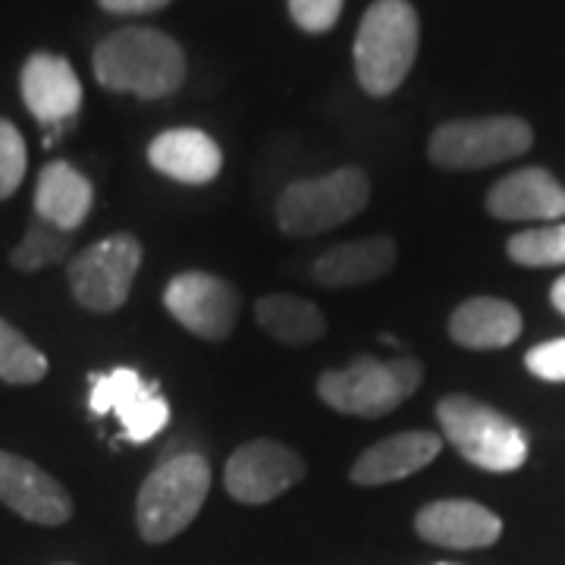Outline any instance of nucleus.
<instances>
[{"label": "nucleus", "instance_id": "nucleus-21", "mask_svg": "<svg viewBox=\"0 0 565 565\" xmlns=\"http://www.w3.org/2000/svg\"><path fill=\"white\" fill-rule=\"evenodd\" d=\"M255 318L267 337L286 345L318 343L327 333V318L321 308L299 296H264L255 305Z\"/></svg>", "mask_w": 565, "mask_h": 565}, {"label": "nucleus", "instance_id": "nucleus-27", "mask_svg": "<svg viewBox=\"0 0 565 565\" xmlns=\"http://www.w3.org/2000/svg\"><path fill=\"white\" fill-rule=\"evenodd\" d=\"M525 367L550 384H565V340L534 345L525 355Z\"/></svg>", "mask_w": 565, "mask_h": 565}, {"label": "nucleus", "instance_id": "nucleus-24", "mask_svg": "<svg viewBox=\"0 0 565 565\" xmlns=\"http://www.w3.org/2000/svg\"><path fill=\"white\" fill-rule=\"evenodd\" d=\"M505 252L515 264H525V267H556L565 264V223H546L537 230H525V233H515Z\"/></svg>", "mask_w": 565, "mask_h": 565}, {"label": "nucleus", "instance_id": "nucleus-9", "mask_svg": "<svg viewBox=\"0 0 565 565\" xmlns=\"http://www.w3.org/2000/svg\"><path fill=\"white\" fill-rule=\"evenodd\" d=\"M163 305L173 321L211 343L226 340L239 318V292L233 289V282L204 270H189L167 282Z\"/></svg>", "mask_w": 565, "mask_h": 565}, {"label": "nucleus", "instance_id": "nucleus-1", "mask_svg": "<svg viewBox=\"0 0 565 565\" xmlns=\"http://www.w3.org/2000/svg\"><path fill=\"white\" fill-rule=\"evenodd\" d=\"M95 79L107 92L158 102L173 95L185 79V54L158 29H120L95 47Z\"/></svg>", "mask_w": 565, "mask_h": 565}, {"label": "nucleus", "instance_id": "nucleus-22", "mask_svg": "<svg viewBox=\"0 0 565 565\" xmlns=\"http://www.w3.org/2000/svg\"><path fill=\"white\" fill-rule=\"evenodd\" d=\"M70 248H73V233H63L54 223L35 217V221L29 223L25 239L13 248L10 264H13L17 270H22V274H35L41 267L66 262Z\"/></svg>", "mask_w": 565, "mask_h": 565}, {"label": "nucleus", "instance_id": "nucleus-16", "mask_svg": "<svg viewBox=\"0 0 565 565\" xmlns=\"http://www.w3.org/2000/svg\"><path fill=\"white\" fill-rule=\"evenodd\" d=\"M444 449V440L430 430H405L396 437H386L377 446L364 449L359 462L352 465V481L359 487H381L403 481L408 475L422 471Z\"/></svg>", "mask_w": 565, "mask_h": 565}, {"label": "nucleus", "instance_id": "nucleus-13", "mask_svg": "<svg viewBox=\"0 0 565 565\" xmlns=\"http://www.w3.org/2000/svg\"><path fill=\"white\" fill-rule=\"evenodd\" d=\"M22 102L29 114L39 122L51 126H66L79 114L82 107V82L70 61L57 54H32L20 76Z\"/></svg>", "mask_w": 565, "mask_h": 565}, {"label": "nucleus", "instance_id": "nucleus-12", "mask_svg": "<svg viewBox=\"0 0 565 565\" xmlns=\"http://www.w3.org/2000/svg\"><path fill=\"white\" fill-rule=\"evenodd\" d=\"M0 503L35 525H63L73 519V497L35 462L0 452Z\"/></svg>", "mask_w": 565, "mask_h": 565}, {"label": "nucleus", "instance_id": "nucleus-18", "mask_svg": "<svg viewBox=\"0 0 565 565\" xmlns=\"http://www.w3.org/2000/svg\"><path fill=\"white\" fill-rule=\"evenodd\" d=\"M396 258H399V252L390 236H367V239L327 248L311 267V277L330 289L362 286V282L386 277L396 267Z\"/></svg>", "mask_w": 565, "mask_h": 565}, {"label": "nucleus", "instance_id": "nucleus-29", "mask_svg": "<svg viewBox=\"0 0 565 565\" xmlns=\"http://www.w3.org/2000/svg\"><path fill=\"white\" fill-rule=\"evenodd\" d=\"M550 299H553V305L559 308L565 315V277H559V280L553 282V289H550Z\"/></svg>", "mask_w": 565, "mask_h": 565}, {"label": "nucleus", "instance_id": "nucleus-4", "mask_svg": "<svg viewBox=\"0 0 565 565\" xmlns=\"http://www.w3.org/2000/svg\"><path fill=\"white\" fill-rule=\"evenodd\" d=\"M424 371L412 355L381 362L364 355L343 371H323L318 377V396L340 415L384 418L422 386Z\"/></svg>", "mask_w": 565, "mask_h": 565}, {"label": "nucleus", "instance_id": "nucleus-19", "mask_svg": "<svg viewBox=\"0 0 565 565\" xmlns=\"http://www.w3.org/2000/svg\"><path fill=\"white\" fill-rule=\"evenodd\" d=\"M95 189L73 163L51 161L35 182V217L54 223L63 233L79 230L92 214Z\"/></svg>", "mask_w": 565, "mask_h": 565}, {"label": "nucleus", "instance_id": "nucleus-6", "mask_svg": "<svg viewBox=\"0 0 565 565\" xmlns=\"http://www.w3.org/2000/svg\"><path fill=\"white\" fill-rule=\"evenodd\" d=\"M371 199V182L362 170L343 167L318 180L286 185L277 202V223L289 236H318L362 214Z\"/></svg>", "mask_w": 565, "mask_h": 565}, {"label": "nucleus", "instance_id": "nucleus-5", "mask_svg": "<svg viewBox=\"0 0 565 565\" xmlns=\"http://www.w3.org/2000/svg\"><path fill=\"white\" fill-rule=\"evenodd\" d=\"M437 418L446 440L462 452V459L484 471H515L527 459L525 430L493 405L471 396H444Z\"/></svg>", "mask_w": 565, "mask_h": 565}, {"label": "nucleus", "instance_id": "nucleus-15", "mask_svg": "<svg viewBox=\"0 0 565 565\" xmlns=\"http://www.w3.org/2000/svg\"><path fill=\"white\" fill-rule=\"evenodd\" d=\"M487 211L500 221H559L565 217V189L544 167H525L490 189Z\"/></svg>", "mask_w": 565, "mask_h": 565}, {"label": "nucleus", "instance_id": "nucleus-30", "mask_svg": "<svg viewBox=\"0 0 565 565\" xmlns=\"http://www.w3.org/2000/svg\"><path fill=\"white\" fill-rule=\"evenodd\" d=\"M437 565H456V563H437Z\"/></svg>", "mask_w": 565, "mask_h": 565}, {"label": "nucleus", "instance_id": "nucleus-28", "mask_svg": "<svg viewBox=\"0 0 565 565\" xmlns=\"http://www.w3.org/2000/svg\"><path fill=\"white\" fill-rule=\"evenodd\" d=\"M107 13H120V17H136V13H154L167 7L170 0H98Z\"/></svg>", "mask_w": 565, "mask_h": 565}, {"label": "nucleus", "instance_id": "nucleus-3", "mask_svg": "<svg viewBox=\"0 0 565 565\" xmlns=\"http://www.w3.org/2000/svg\"><path fill=\"white\" fill-rule=\"evenodd\" d=\"M211 490V465L199 452L163 459L139 490L136 522L148 544H163L182 534L202 512Z\"/></svg>", "mask_w": 565, "mask_h": 565}, {"label": "nucleus", "instance_id": "nucleus-14", "mask_svg": "<svg viewBox=\"0 0 565 565\" xmlns=\"http://www.w3.org/2000/svg\"><path fill=\"white\" fill-rule=\"evenodd\" d=\"M415 531L427 544L449 550H481L500 541L503 522L487 505L475 500H437L424 505L415 519Z\"/></svg>", "mask_w": 565, "mask_h": 565}, {"label": "nucleus", "instance_id": "nucleus-11", "mask_svg": "<svg viewBox=\"0 0 565 565\" xmlns=\"http://www.w3.org/2000/svg\"><path fill=\"white\" fill-rule=\"evenodd\" d=\"M88 405L95 415H117L126 440L132 444L154 440L170 422V405L158 393V386L145 384L132 367H117L95 377Z\"/></svg>", "mask_w": 565, "mask_h": 565}, {"label": "nucleus", "instance_id": "nucleus-8", "mask_svg": "<svg viewBox=\"0 0 565 565\" xmlns=\"http://www.w3.org/2000/svg\"><path fill=\"white\" fill-rule=\"evenodd\" d=\"M141 267V243L129 233H114L102 243L82 248L70 262V289L88 311L110 315L126 299Z\"/></svg>", "mask_w": 565, "mask_h": 565}, {"label": "nucleus", "instance_id": "nucleus-10", "mask_svg": "<svg viewBox=\"0 0 565 565\" xmlns=\"http://www.w3.org/2000/svg\"><path fill=\"white\" fill-rule=\"evenodd\" d=\"M305 478V459L280 440H252L243 444L226 462V490L233 500L262 505L277 500Z\"/></svg>", "mask_w": 565, "mask_h": 565}, {"label": "nucleus", "instance_id": "nucleus-23", "mask_svg": "<svg viewBox=\"0 0 565 565\" xmlns=\"http://www.w3.org/2000/svg\"><path fill=\"white\" fill-rule=\"evenodd\" d=\"M47 374V359L22 337L13 323L0 318V381L3 384H39Z\"/></svg>", "mask_w": 565, "mask_h": 565}, {"label": "nucleus", "instance_id": "nucleus-7", "mask_svg": "<svg viewBox=\"0 0 565 565\" xmlns=\"http://www.w3.org/2000/svg\"><path fill=\"white\" fill-rule=\"evenodd\" d=\"M534 132L519 117H481V120L444 122L430 136V161L446 170H481L525 154Z\"/></svg>", "mask_w": 565, "mask_h": 565}, {"label": "nucleus", "instance_id": "nucleus-25", "mask_svg": "<svg viewBox=\"0 0 565 565\" xmlns=\"http://www.w3.org/2000/svg\"><path fill=\"white\" fill-rule=\"evenodd\" d=\"M25 141L10 120H0V202L10 199L25 177Z\"/></svg>", "mask_w": 565, "mask_h": 565}, {"label": "nucleus", "instance_id": "nucleus-26", "mask_svg": "<svg viewBox=\"0 0 565 565\" xmlns=\"http://www.w3.org/2000/svg\"><path fill=\"white\" fill-rule=\"evenodd\" d=\"M289 13L299 29L305 32H330L340 13H343V0H289Z\"/></svg>", "mask_w": 565, "mask_h": 565}, {"label": "nucleus", "instance_id": "nucleus-17", "mask_svg": "<svg viewBox=\"0 0 565 565\" xmlns=\"http://www.w3.org/2000/svg\"><path fill=\"white\" fill-rule=\"evenodd\" d=\"M148 161L158 173L185 185H204L223 170L217 141L202 129H167L148 145Z\"/></svg>", "mask_w": 565, "mask_h": 565}, {"label": "nucleus", "instance_id": "nucleus-2", "mask_svg": "<svg viewBox=\"0 0 565 565\" xmlns=\"http://www.w3.org/2000/svg\"><path fill=\"white\" fill-rule=\"evenodd\" d=\"M418 13L408 0H377L367 7L355 39V73L367 95L386 98L418 57Z\"/></svg>", "mask_w": 565, "mask_h": 565}, {"label": "nucleus", "instance_id": "nucleus-20", "mask_svg": "<svg viewBox=\"0 0 565 565\" xmlns=\"http://www.w3.org/2000/svg\"><path fill=\"white\" fill-rule=\"evenodd\" d=\"M449 337L465 349H505L522 337V315L505 299H468L452 311Z\"/></svg>", "mask_w": 565, "mask_h": 565}]
</instances>
